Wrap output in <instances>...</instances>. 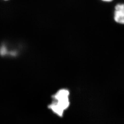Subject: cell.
<instances>
[{
    "mask_svg": "<svg viewBox=\"0 0 124 124\" xmlns=\"http://www.w3.org/2000/svg\"><path fill=\"white\" fill-rule=\"evenodd\" d=\"M70 92L67 89H61L52 96L53 101L48 108L58 116L63 117L64 112L70 105Z\"/></svg>",
    "mask_w": 124,
    "mask_h": 124,
    "instance_id": "obj_1",
    "label": "cell"
},
{
    "mask_svg": "<svg viewBox=\"0 0 124 124\" xmlns=\"http://www.w3.org/2000/svg\"><path fill=\"white\" fill-rule=\"evenodd\" d=\"M114 19L116 22L124 24V4L117 5L115 7Z\"/></svg>",
    "mask_w": 124,
    "mask_h": 124,
    "instance_id": "obj_2",
    "label": "cell"
},
{
    "mask_svg": "<svg viewBox=\"0 0 124 124\" xmlns=\"http://www.w3.org/2000/svg\"><path fill=\"white\" fill-rule=\"evenodd\" d=\"M104 0V1H110L112 0Z\"/></svg>",
    "mask_w": 124,
    "mask_h": 124,
    "instance_id": "obj_3",
    "label": "cell"
}]
</instances>
